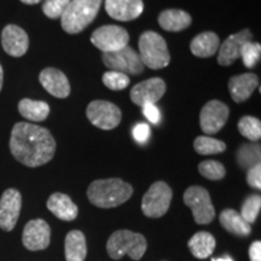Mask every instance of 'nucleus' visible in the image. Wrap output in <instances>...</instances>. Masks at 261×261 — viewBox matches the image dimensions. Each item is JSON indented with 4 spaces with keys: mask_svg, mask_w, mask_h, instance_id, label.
<instances>
[{
    "mask_svg": "<svg viewBox=\"0 0 261 261\" xmlns=\"http://www.w3.org/2000/svg\"><path fill=\"white\" fill-rule=\"evenodd\" d=\"M102 0H70L61 16L62 29L68 34H77L92 23L99 12Z\"/></svg>",
    "mask_w": 261,
    "mask_h": 261,
    "instance_id": "nucleus-3",
    "label": "nucleus"
},
{
    "mask_svg": "<svg viewBox=\"0 0 261 261\" xmlns=\"http://www.w3.org/2000/svg\"><path fill=\"white\" fill-rule=\"evenodd\" d=\"M220 47L219 37L214 32H203L192 39L190 50L196 57L208 58L214 56Z\"/></svg>",
    "mask_w": 261,
    "mask_h": 261,
    "instance_id": "nucleus-21",
    "label": "nucleus"
},
{
    "mask_svg": "<svg viewBox=\"0 0 261 261\" xmlns=\"http://www.w3.org/2000/svg\"><path fill=\"white\" fill-rule=\"evenodd\" d=\"M215 238L212 233L200 231L195 233L188 242V247L192 255L197 259H207L213 254L215 249Z\"/></svg>",
    "mask_w": 261,
    "mask_h": 261,
    "instance_id": "nucleus-25",
    "label": "nucleus"
},
{
    "mask_svg": "<svg viewBox=\"0 0 261 261\" xmlns=\"http://www.w3.org/2000/svg\"><path fill=\"white\" fill-rule=\"evenodd\" d=\"M22 208L21 192L16 189H8L0 198V228L3 231H12L17 224Z\"/></svg>",
    "mask_w": 261,
    "mask_h": 261,
    "instance_id": "nucleus-12",
    "label": "nucleus"
},
{
    "mask_svg": "<svg viewBox=\"0 0 261 261\" xmlns=\"http://www.w3.org/2000/svg\"><path fill=\"white\" fill-rule=\"evenodd\" d=\"M47 208L55 217L63 221H73L79 214V208L68 195L55 192L47 200Z\"/></svg>",
    "mask_w": 261,
    "mask_h": 261,
    "instance_id": "nucleus-20",
    "label": "nucleus"
},
{
    "mask_svg": "<svg viewBox=\"0 0 261 261\" xmlns=\"http://www.w3.org/2000/svg\"><path fill=\"white\" fill-rule=\"evenodd\" d=\"M87 119L93 126L104 130L114 129L120 125L122 113L120 108L108 100H93L86 109Z\"/></svg>",
    "mask_w": 261,
    "mask_h": 261,
    "instance_id": "nucleus-9",
    "label": "nucleus"
},
{
    "mask_svg": "<svg viewBox=\"0 0 261 261\" xmlns=\"http://www.w3.org/2000/svg\"><path fill=\"white\" fill-rule=\"evenodd\" d=\"M2 45L9 56L22 57L29 47L28 34L18 25H6L2 33Z\"/></svg>",
    "mask_w": 261,
    "mask_h": 261,
    "instance_id": "nucleus-16",
    "label": "nucleus"
},
{
    "mask_svg": "<svg viewBox=\"0 0 261 261\" xmlns=\"http://www.w3.org/2000/svg\"><path fill=\"white\" fill-rule=\"evenodd\" d=\"M143 10V0H106V11L116 21H133L142 15Z\"/></svg>",
    "mask_w": 261,
    "mask_h": 261,
    "instance_id": "nucleus-17",
    "label": "nucleus"
},
{
    "mask_svg": "<svg viewBox=\"0 0 261 261\" xmlns=\"http://www.w3.org/2000/svg\"><path fill=\"white\" fill-rule=\"evenodd\" d=\"M241 57L243 60L244 67H247L248 69H253L260 61L261 45L259 42H247V44L243 45L242 50H241Z\"/></svg>",
    "mask_w": 261,
    "mask_h": 261,
    "instance_id": "nucleus-32",
    "label": "nucleus"
},
{
    "mask_svg": "<svg viewBox=\"0 0 261 261\" xmlns=\"http://www.w3.org/2000/svg\"><path fill=\"white\" fill-rule=\"evenodd\" d=\"M150 132L151 130H150L149 125H146V123H138V125L133 127L132 135L137 142L140 143V144H144L150 138Z\"/></svg>",
    "mask_w": 261,
    "mask_h": 261,
    "instance_id": "nucleus-36",
    "label": "nucleus"
},
{
    "mask_svg": "<svg viewBox=\"0 0 261 261\" xmlns=\"http://www.w3.org/2000/svg\"><path fill=\"white\" fill-rule=\"evenodd\" d=\"M261 149L260 144L250 143V144H243L237 150V163L242 169L248 171L249 168L260 163Z\"/></svg>",
    "mask_w": 261,
    "mask_h": 261,
    "instance_id": "nucleus-27",
    "label": "nucleus"
},
{
    "mask_svg": "<svg viewBox=\"0 0 261 261\" xmlns=\"http://www.w3.org/2000/svg\"><path fill=\"white\" fill-rule=\"evenodd\" d=\"M184 203L192 211L195 223L208 225L214 220L215 210L208 190L202 187H190L184 192Z\"/></svg>",
    "mask_w": 261,
    "mask_h": 261,
    "instance_id": "nucleus-6",
    "label": "nucleus"
},
{
    "mask_svg": "<svg viewBox=\"0 0 261 261\" xmlns=\"http://www.w3.org/2000/svg\"><path fill=\"white\" fill-rule=\"evenodd\" d=\"M102 60L106 67L113 71L126 75H139L144 71V65L140 61L139 55L128 45L119 51L103 54Z\"/></svg>",
    "mask_w": 261,
    "mask_h": 261,
    "instance_id": "nucleus-8",
    "label": "nucleus"
},
{
    "mask_svg": "<svg viewBox=\"0 0 261 261\" xmlns=\"http://www.w3.org/2000/svg\"><path fill=\"white\" fill-rule=\"evenodd\" d=\"M21 2L27 5H34V4H38V3H40L41 0H21Z\"/></svg>",
    "mask_w": 261,
    "mask_h": 261,
    "instance_id": "nucleus-40",
    "label": "nucleus"
},
{
    "mask_svg": "<svg viewBox=\"0 0 261 261\" xmlns=\"http://www.w3.org/2000/svg\"><path fill=\"white\" fill-rule=\"evenodd\" d=\"M247 182L249 187L260 190L261 189V165L254 166L247 171Z\"/></svg>",
    "mask_w": 261,
    "mask_h": 261,
    "instance_id": "nucleus-35",
    "label": "nucleus"
},
{
    "mask_svg": "<svg viewBox=\"0 0 261 261\" xmlns=\"http://www.w3.org/2000/svg\"><path fill=\"white\" fill-rule=\"evenodd\" d=\"M173 197L172 189L165 181H156L143 196L142 211L149 218H161L169 210Z\"/></svg>",
    "mask_w": 261,
    "mask_h": 261,
    "instance_id": "nucleus-7",
    "label": "nucleus"
},
{
    "mask_svg": "<svg viewBox=\"0 0 261 261\" xmlns=\"http://www.w3.org/2000/svg\"><path fill=\"white\" fill-rule=\"evenodd\" d=\"M103 84L112 91L125 90L129 85L128 75L119 73V71L109 70L103 75Z\"/></svg>",
    "mask_w": 261,
    "mask_h": 261,
    "instance_id": "nucleus-33",
    "label": "nucleus"
},
{
    "mask_svg": "<svg viewBox=\"0 0 261 261\" xmlns=\"http://www.w3.org/2000/svg\"><path fill=\"white\" fill-rule=\"evenodd\" d=\"M250 261H261V242L255 241L249 247Z\"/></svg>",
    "mask_w": 261,
    "mask_h": 261,
    "instance_id": "nucleus-38",
    "label": "nucleus"
},
{
    "mask_svg": "<svg viewBox=\"0 0 261 261\" xmlns=\"http://www.w3.org/2000/svg\"><path fill=\"white\" fill-rule=\"evenodd\" d=\"M212 261H232V259L228 256H224V257H219V259H213Z\"/></svg>",
    "mask_w": 261,
    "mask_h": 261,
    "instance_id": "nucleus-41",
    "label": "nucleus"
},
{
    "mask_svg": "<svg viewBox=\"0 0 261 261\" xmlns=\"http://www.w3.org/2000/svg\"><path fill=\"white\" fill-rule=\"evenodd\" d=\"M39 81L51 96L67 98L70 94V84L63 71L56 68H46L39 75Z\"/></svg>",
    "mask_w": 261,
    "mask_h": 261,
    "instance_id": "nucleus-18",
    "label": "nucleus"
},
{
    "mask_svg": "<svg viewBox=\"0 0 261 261\" xmlns=\"http://www.w3.org/2000/svg\"><path fill=\"white\" fill-rule=\"evenodd\" d=\"M10 151L27 167H40L54 159L56 140L45 127L29 122H17L11 130Z\"/></svg>",
    "mask_w": 261,
    "mask_h": 261,
    "instance_id": "nucleus-1",
    "label": "nucleus"
},
{
    "mask_svg": "<svg viewBox=\"0 0 261 261\" xmlns=\"http://www.w3.org/2000/svg\"><path fill=\"white\" fill-rule=\"evenodd\" d=\"M148 242L143 234L129 230H117L112 233L107 243L109 256L114 260H120L128 255L132 260H140L146 252Z\"/></svg>",
    "mask_w": 261,
    "mask_h": 261,
    "instance_id": "nucleus-4",
    "label": "nucleus"
},
{
    "mask_svg": "<svg viewBox=\"0 0 261 261\" xmlns=\"http://www.w3.org/2000/svg\"><path fill=\"white\" fill-rule=\"evenodd\" d=\"M219 221L227 232L238 237H247L252 233V226L234 210H224L219 215Z\"/></svg>",
    "mask_w": 261,
    "mask_h": 261,
    "instance_id": "nucleus-23",
    "label": "nucleus"
},
{
    "mask_svg": "<svg viewBox=\"0 0 261 261\" xmlns=\"http://www.w3.org/2000/svg\"><path fill=\"white\" fill-rule=\"evenodd\" d=\"M129 35L125 28L107 24L96 29L91 35V42L103 54L119 51L128 45Z\"/></svg>",
    "mask_w": 261,
    "mask_h": 261,
    "instance_id": "nucleus-10",
    "label": "nucleus"
},
{
    "mask_svg": "<svg viewBox=\"0 0 261 261\" xmlns=\"http://www.w3.org/2000/svg\"><path fill=\"white\" fill-rule=\"evenodd\" d=\"M166 83L161 77H151L135 85L130 90V100L138 107L145 104H155L166 93Z\"/></svg>",
    "mask_w": 261,
    "mask_h": 261,
    "instance_id": "nucleus-13",
    "label": "nucleus"
},
{
    "mask_svg": "<svg viewBox=\"0 0 261 261\" xmlns=\"http://www.w3.org/2000/svg\"><path fill=\"white\" fill-rule=\"evenodd\" d=\"M253 40V34L249 29L231 34L219 47V56H218V63L223 67H228L241 57V50L243 45Z\"/></svg>",
    "mask_w": 261,
    "mask_h": 261,
    "instance_id": "nucleus-15",
    "label": "nucleus"
},
{
    "mask_svg": "<svg viewBox=\"0 0 261 261\" xmlns=\"http://www.w3.org/2000/svg\"><path fill=\"white\" fill-rule=\"evenodd\" d=\"M18 112L29 121L40 122L47 119L48 114H50V106L42 100H33L29 98H23L18 103Z\"/></svg>",
    "mask_w": 261,
    "mask_h": 261,
    "instance_id": "nucleus-26",
    "label": "nucleus"
},
{
    "mask_svg": "<svg viewBox=\"0 0 261 261\" xmlns=\"http://www.w3.org/2000/svg\"><path fill=\"white\" fill-rule=\"evenodd\" d=\"M69 3L70 0H46L42 5V12L48 18H60Z\"/></svg>",
    "mask_w": 261,
    "mask_h": 261,
    "instance_id": "nucleus-34",
    "label": "nucleus"
},
{
    "mask_svg": "<svg viewBox=\"0 0 261 261\" xmlns=\"http://www.w3.org/2000/svg\"><path fill=\"white\" fill-rule=\"evenodd\" d=\"M194 148L198 155H217L226 150V144L223 140L214 139L208 136H200L195 139Z\"/></svg>",
    "mask_w": 261,
    "mask_h": 261,
    "instance_id": "nucleus-28",
    "label": "nucleus"
},
{
    "mask_svg": "<svg viewBox=\"0 0 261 261\" xmlns=\"http://www.w3.org/2000/svg\"><path fill=\"white\" fill-rule=\"evenodd\" d=\"M238 130L244 138L257 142L261 138V122L254 116H243L238 121Z\"/></svg>",
    "mask_w": 261,
    "mask_h": 261,
    "instance_id": "nucleus-29",
    "label": "nucleus"
},
{
    "mask_svg": "<svg viewBox=\"0 0 261 261\" xmlns=\"http://www.w3.org/2000/svg\"><path fill=\"white\" fill-rule=\"evenodd\" d=\"M230 109L220 100H210L204 104L200 114V126L202 132L212 136L218 133L227 122Z\"/></svg>",
    "mask_w": 261,
    "mask_h": 261,
    "instance_id": "nucleus-11",
    "label": "nucleus"
},
{
    "mask_svg": "<svg viewBox=\"0 0 261 261\" xmlns=\"http://www.w3.org/2000/svg\"><path fill=\"white\" fill-rule=\"evenodd\" d=\"M133 195V188L120 178L98 179L87 190L91 203L99 208H114L127 202Z\"/></svg>",
    "mask_w": 261,
    "mask_h": 261,
    "instance_id": "nucleus-2",
    "label": "nucleus"
},
{
    "mask_svg": "<svg viewBox=\"0 0 261 261\" xmlns=\"http://www.w3.org/2000/svg\"><path fill=\"white\" fill-rule=\"evenodd\" d=\"M65 260L67 261H84L87 254L86 238L79 230H73L65 236L64 243Z\"/></svg>",
    "mask_w": 261,
    "mask_h": 261,
    "instance_id": "nucleus-24",
    "label": "nucleus"
},
{
    "mask_svg": "<svg viewBox=\"0 0 261 261\" xmlns=\"http://www.w3.org/2000/svg\"><path fill=\"white\" fill-rule=\"evenodd\" d=\"M50 241L51 228L46 221L42 219L28 221L22 234V242L28 250L38 252L46 249L50 246Z\"/></svg>",
    "mask_w": 261,
    "mask_h": 261,
    "instance_id": "nucleus-14",
    "label": "nucleus"
},
{
    "mask_svg": "<svg viewBox=\"0 0 261 261\" xmlns=\"http://www.w3.org/2000/svg\"><path fill=\"white\" fill-rule=\"evenodd\" d=\"M139 57L143 65L150 69H162L171 62L167 42L156 32H144L138 41Z\"/></svg>",
    "mask_w": 261,
    "mask_h": 261,
    "instance_id": "nucleus-5",
    "label": "nucleus"
},
{
    "mask_svg": "<svg viewBox=\"0 0 261 261\" xmlns=\"http://www.w3.org/2000/svg\"><path fill=\"white\" fill-rule=\"evenodd\" d=\"M259 77L254 73L240 74L228 80L230 96L236 103H243L252 96L254 91L259 86Z\"/></svg>",
    "mask_w": 261,
    "mask_h": 261,
    "instance_id": "nucleus-19",
    "label": "nucleus"
},
{
    "mask_svg": "<svg viewBox=\"0 0 261 261\" xmlns=\"http://www.w3.org/2000/svg\"><path fill=\"white\" fill-rule=\"evenodd\" d=\"M198 172L202 177L210 179V180H221L226 174L225 166L215 160H205L198 165Z\"/></svg>",
    "mask_w": 261,
    "mask_h": 261,
    "instance_id": "nucleus-30",
    "label": "nucleus"
},
{
    "mask_svg": "<svg viewBox=\"0 0 261 261\" xmlns=\"http://www.w3.org/2000/svg\"><path fill=\"white\" fill-rule=\"evenodd\" d=\"M261 210V197L260 195H250L243 202L242 208H241V215L248 224H253L259 217Z\"/></svg>",
    "mask_w": 261,
    "mask_h": 261,
    "instance_id": "nucleus-31",
    "label": "nucleus"
},
{
    "mask_svg": "<svg viewBox=\"0 0 261 261\" xmlns=\"http://www.w3.org/2000/svg\"><path fill=\"white\" fill-rule=\"evenodd\" d=\"M160 27L167 32H180L190 27L192 18L184 10L169 9L162 11L159 15Z\"/></svg>",
    "mask_w": 261,
    "mask_h": 261,
    "instance_id": "nucleus-22",
    "label": "nucleus"
},
{
    "mask_svg": "<svg viewBox=\"0 0 261 261\" xmlns=\"http://www.w3.org/2000/svg\"><path fill=\"white\" fill-rule=\"evenodd\" d=\"M3 84H4V70H3L2 64H0V91L3 89Z\"/></svg>",
    "mask_w": 261,
    "mask_h": 261,
    "instance_id": "nucleus-39",
    "label": "nucleus"
},
{
    "mask_svg": "<svg viewBox=\"0 0 261 261\" xmlns=\"http://www.w3.org/2000/svg\"><path fill=\"white\" fill-rule=\"evenodd\" d=\"M143 114L146 119L149 120L150 122L154 123V125H158L161 120V113H160V109L155 104H145L143 106Z\"/></svg>",
    "mask_w": 261,
    "mask_h": 261,
    "instance_id": "nucleus-37",
    "label": "nucleus"
}]
</instances>
